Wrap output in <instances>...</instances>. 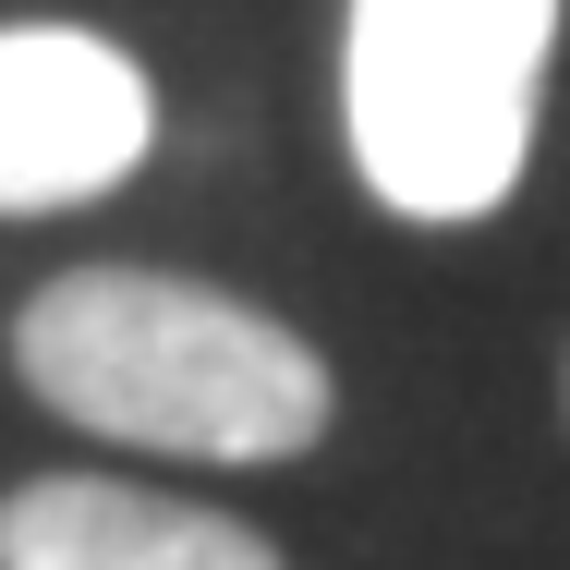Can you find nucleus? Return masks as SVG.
I'll use <instances>...</instances> for the list:
<instances>
[{"mask_svg":"<svg viewBox=\"0 0 570 570\" xmlns=\"http://www.w3.org/2000/svg\"><path fill=\"white\" fill-rule=\"evenodd\" d=\"M0 570H292L243 510L134 473H24L0 498Z\"/></svg>","mask_w":570,"mask_h":570,"instance_id":"obj_4","label":"nucleus"},{"mask_svg":"<svg viewBox=\"0 0 570 570\" xmlns=\"http://www.w3.org/2000/svg\"><path fill=\"white\" fill-rule=\"evenodd\" d=\"M158 98L134 49L86 24H0V219H61L98 207L146 170Z\"/></svg>","mask_w":570,"mask_h":570,"instance_id":"obj_3","label":"nucleus"},{"mask_svg":"<svg viewBox=\"0 0 570 570\" xmlns=\"http://www.w3.org/2000/svg\"><path fill=\"white\" fill-rule=\"evenodd\" d=\"M559 438H570V341H559Z\"/></svg>","mask_w":570,"mask_h":570,"instance_id":"obj_5","label":"nucleus"},{"mask_svg":"<svg viewBox=\"0 0 570 570\" xmlns=\"http://www.w3.org/2000/svg\"><path fill=\"white\" fill-rule=\"evenodd\" d=\"M559 61V0H352L341 134L389 219L461 230L510 207Z\"/></svg>","mask_w":570,"mask_h":570,"instance_id":"obj_2","label":"nucleus"},{"mask_svg":"<svg viewBox=\"0 0 570 570\" xmlns=\"http://www.w3.org/2000/svg\"><path fill=\"white\" fill-rule=\"evenodd\" d=\"M12 376L110 450L219 461V473L304 461L341 413L328 352L292 316L243 304L219 279H183V267H61V279H37L24 316H12Z\"/></svg>","mask_w":570,"mask_h":570,"instance_id":"obj_1","label":"nucleus"}]
</instances>
